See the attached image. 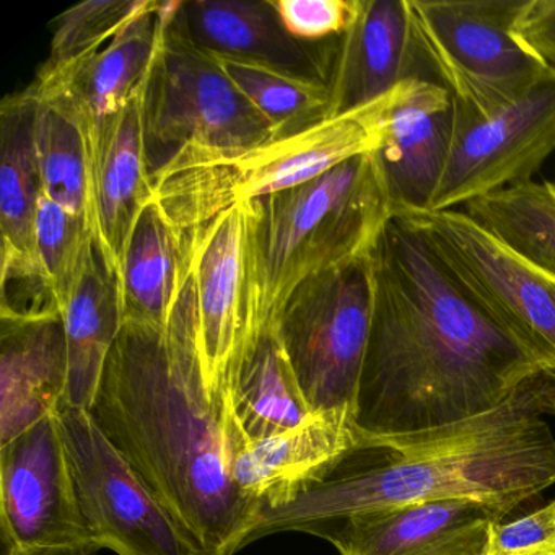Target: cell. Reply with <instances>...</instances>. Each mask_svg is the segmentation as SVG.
<instances>
[{
	"mask_svg": "<svg viewBox=\"0 0 555 555\" xmlns=\"http://www.w3.org/2000/svg\"><path fill=\"white\" fill-rule=\"evenodd\" d=\"M372 258V326L356 408L362 437H408L469 421L542 369L404 220L392 216Z\"/></svg>",
	"mask_w": 555,
	"mask_h": 555,
	"instance_id": "cell-1",
	"label": "cell"
},
{
	"mask_svg": "<svg viewBox=\"0 0 555 555\" xmlns=\"http://www.w3.org/2000/svg\"><path fill=\"white\" fill-rule=\"evenodd\" d=\"M89 411L201 555L248 545L259 508L230 474L232 404L204 389L193 253L167 327L122 323Z\"/></svg>",
	"mask_w": 555,
	"mask_h": 555,
	"instance_id": "cell-2",
	"label": "cell"
},
{
	"mask_svg": "<svg viewBox=\"0 0 555 555\" xmlns=\"http://www.w3.org/2000/svg\"><path fill=\"white\" fill-rule=\"evenodd\" d=\"M555 372L535 370L499 408L469 421L370 440L287 506L261 509L248 544L307 532L357 513L430 500L474 499L521 512L555 483Z\"/></svg>",
	"mask_w": 555,
	"mask_h": 555,
	"instance_id": "cell-3",
	"label": "cell"
},
{
	"mask_svg": "<svg viewBox=\"0 0 555 555\" xmlns=\"http://www.w3.org/2000/svg\"><path fill=\"white\" fill-rule=\"evenodd\" d=\"M375 154L359 155L300 186L249 203L259 331L308 279L370 255L392 219Z\"/></svg>",
	"mask_w": 555,
	"mask_h": 555,
	"instance_id": "cell-4",
	"label": "cell"
},
{
	"mask_svg": "<svg viewBox=\"0 0 555 555\" xmlns=\"http://www.w3.org/2000/svg\"><path fill=\"white\" fill-rule=\"evenodd\" d=\"M399 87L370 105L266 144L183 149L152 173V201L175 229L191 233L236 204L292 190L372 154L382 144Z\"/></svg>",
	"mask_w": 555,
	"mask_h": 555,
	"instance_id": "cell-5",
	"label": "cell"
},
{
	"mask_svg": "<svg viewBox=\"0 0 555 555\" xmlns=\"http://www.w3.org/2000/svg\"><path fill=\"white\" fill-rule=\"evenodd\" d=\"M178 5L162 2L164 31L142 96L152 173L186 147H253L279 138L219 63L175 28Z\"/></svg>",
	"mask_w": 555,
	"mask_h": 555,
	"instance_id": "cell-6",
	"label": "cell"
},
{
	"mask_svg": "<svg viewBox=\"0 0 555 555\" xmlns=\"http://www.w3.org/2000/svg\"><path fill=\"white\" fill-rule=\"evenodd\" d=\"M372 253L308 279L279 314L274 333L311 412L356 415L372 326Z\"/></svg>",
	"mask_w": 555,
	"mask_h": 555,
	"instance_id": "cell-7",
	"label": "cell"
},
{
	"mask_svg": "<svg viewBox=\"0 0 555 555\" xmlns=\"http://www.w3.org/2000/svg\"><path fill=\"white\" fill-rule=\"evenodd\" d=\"M461 288L542 369L555 372V275L464 210H401Z\"/></svg>",
	"mask_w": 555,
	"mask_h": 555,
	"instance_id": "cell-8",
	"label": "cell"
},
{
	"mask_svg": "<svg viewBox=\"0 0 555 555\" xmlns=\"http://www.w3.org/2000/svg\"><path fill=\"white\" fill-rule=\"evenodd\" d=\"M526 0H409L437 82L490 112L525 93L551 64L516 35Z\"/></svg>",
	"mask_w": 555,
	"mask_h": 555,
	"instance_id": "cell-9",
	"label": "cell"
},
{
	"mask_svg": "<svg viewBox=\"0 0 555 555\" xmlns=\"http://www.w3.org/2000/svg\"><path fill=\"white\" fill-rule=\"evenodd\" d=\"M554 151L555 66L518 99L490 112L454 99L450 152L428 210H453L528 183Z\"/></svg>",
	"mask_w": 555,
	"mask_h": 555,
	"instance_id": "cell-10",
	"label": "cell"
},
{
	"mask_svg": "<svg viewBox=\"0 0 555 555\" xmlns=\"http://www.w3.org/2000/svg\"><path fill=\"white\" fill-rule=\"evenodd\" d=\"M199 360L210 401L230 404L233 383L261 337L249 248V203L191 232Z\"/></svg>",
	"mask_w": 555,
	"mask_h": 555,
	"instance_id": "cell-11",
	"label": "cell"
},
{
	"mask_svg": "<svg viewBox=\"0 0 555 555\" xmlns=\"http://www.w3.org/2000/svg\"><path fill=\"white\" fill-rule=\"evenodd\" d=\"M0 521L8 554L95 555L60 415L0 447Z\"/></svg>",
	"mask_w": 555,
	"mask_h": 555,
	"instance_id": "cell-12",
	"label": "cell"
},
{
	"mask_svg": "<svg viewBox=\"0 0 555 555\" xmlns=\"http://www.w3.org/2000/svg\"><path fill=\"white\" fill-rule=\"evenodd\" d=\"M77 496L100 551L118 555H201L113 447L89 409L57 412Z\"/></svg>",
	"mask_w": 555,
	"mask_h": 555,
	"instance_id": "cell-13",
	"label": "cell"
},
{
	"mask_svg": "<svg viewBox=\"0 0 555 555\" xmlns=\"http://www.w3.org/2000/svg\"><path fill=\"white\" fill-rule=\"evenodd\" d=\"M417 79L438 83L409 0H360L352 25L327 41L330 118L370 105Z\"/></svg>",
	"mask_w": 555,
	"mask_h": 555,
	"instance_id": "cell-14",
	"label": "cell"
},
{
	"mask_svg": "<svg viewBox=\"0 0 555 555\" xmlns=\"http://www.w3.org/2000/svg\"><path fill=\"white\" fill-rule=\"evenodd\" d=\"M509 515L482 500H430L357 513L313 535L339 555H480L496 522Z\"/></svg>",
	"mask_w": 555,
	"mask_h": 555,
	"instance_id": "cell-15",
	"label": "cell"
},
{
	"mask_svg": "<svg viewBox=\"0 0 555 555\" xmlns=\"http://www.w3.org/2000/svg\"><path fill=\"white\" fill-rule=\"evenodd\" d=\"M362 443L356 415L311 412L304 422L249 440H233L230 474L238 492L261 509H278L317 486Z\"/></svg>",
	"mask_w": 555,
	"mask_h": 555,
	"instance_id": "cell-16",
	"label": "cell"
},
{
	"mask_svg": "<svg viewBox=\"0 0 555 555\" xmlns=\"http://www.w3.org/2000/svg\"><path fill=\"white\" fill-rule=\"evenodd\" d=\"M144 90L99 125L87 121L90 171V229L96 249L116 281L126 246L152 201V171L145 145Z\"/></svg>",
	"mask_w": 555,
	"mask_h": 555,
	"instance_id": "cell-17",
	"label": "cell"
},
{
	"mask_svg": "<svg viewBox=\"0 0 555 555\" xmlns=\"http://www.w3.org/2000/svg\"><path fill=\"white\" fill-rule=\"evenodd\" d=\"M173 25L209 56L327 82V41L310 44L292 37L274 0H180Z\"/></svg>",
	"mask_w": 555,
	"mask_h": 555,
	"instance_id": "cell-18",
	"label": "cell"
},
{
	"mask_svg": "<svg viewBox=\"0 0 555 555\" xmlns=\"http://www.w3.org/2000/svg\"><path fill=\"white\" fill-rule=\"evenodd\" d=\"M454 96L427 80L399 87L375 154L392 212L428 210L453 135Z\"/></svg>",
	"mask_w": 555,
	"mask_h": 555,
	"instance_id": "cell-19",
	"label": "cell"
},
{
	"mask_svg": "<svg viewBox=\"0 0 555 555\" xmlns=\"http://www.w3.org/2000/svg\"><path fill=\"white\" fill-rule=\"evenodd\" d=\"M67 388L63 318H0V447L57 414Z\"/></svg>",
	"mask_w": 555,
	"mask_h": 555,
	"instance_id": "cell-20",
	"label": "cell"
},
{
	"mask_svg": "<svg viewBox=\"0 0 555 555\" xmlns=\"http://www.w3.org/2000/svg\"><path fill=\"white\" fill-rule=\"evenodd\" d=\"M164 25V8L155 2L76 69L51 82L34 80L30 87L40 95L64 100L80 118L99 125L144 90Z\"/></svg>",
	"mask_w": 555,
	"mask_h": 555,
	"instance_id": "cell-21",
	"label": "cell"
},
{
	"mask_svg": "<svg viewBox=\"0 0 555 555\" xmlns=\"http://www.w3.org/2000/svg\"><path fill=\"white\" fill-rule=\"evenodd\" d=\"M191 253V233L175 229L151 201L132 229L122 259V323L167 327L190 272Z\"/></svg>",
	"mask_w": 555,
	"mask_h": 555,
	"instance_id": "cell-22",
	"label": "cell"
},
{
	"mask_svg": "<svg viewBox=\"0 0 555 555\" xmlns=\"http://www.w3.org/2000/svg\"><path fill=\"white\" fill-rule=\"evenodd\" d=\"M35 99L30 90L5 96L0 106V230L2 269L40 268L35 258V220L43 197L34 144Z\"/></svg>",
	"mask_w": 555,
	"mask_h": 555,
	"instance_id": "cell-23",
	"label": "cell"
},
{
	"mask_svg": "<svg viewBox=\"0 0 555 555\" xmlns=\"http://www.w3.org/2000/svg\"><path fill=\"white\" fill-rule=\"evenodd\" d=\"M69 353V408L90 409L122 330L118 281L93 245L63 311Z\"/></svg>",
	"mask_w": 555,
	"mask_h": 555,
	"instance_id": "cell-24",
	"label": "cell"
},
{
	"mask_svg": "<svg viewBox=\"0 0 555 555\" xmlns=\"http://www.w3.org/2000/svg\"><path fill=\"white\" fill-rule=\"evenodd\" d=\"M230 404L249 440L287 430L311 414L275 333L262 334L246 357Z\"/></svg>",
	"mask_w": 555,
	"mask_h": 555,
	"instance_id": "cell-25",
	"label": "cell"
},
{
	"mask_svg": "<svg viewBox=\"0 0 555 555\" xmlns=\"http://www.w3.org/2000/svg\"><path fill=\"white\" fill-rule=\"evenodd\" d=\"M28 90L35 99L34 144L43 196L90 227L87 121L64 100Z\"/></svg>",
	"mask_w": 555,
	"mask_h": 555,
	"instance_id": "cell-26",
	"label": "cell"
},
{
	"mask_svg": "<svg viewBox=\"0 0 555 555\" xmlns=\"http://www.w3.org/2000/svg\"><path fill=\"white\" fill-rule=\"evenodd\" d=\"M464 212L503 243L555 275V184L528 183L466 204Z\"/></svg>",
	"mask_w": 555,
	"mask_h": 555,
	"instance_id": "cell-27",
	"label": "cell"
},
{
	"mask_svg": "<svg viewBox=\"0 0 555 555\" xmlns=\"http://www.w3.org/2000/svg\"><path fill=\"white\" fill-rule=\"evenodd\" d=\"M212 57V56H210ZM233 86L278 132L295 134L330 118L326 83L242 61L214 57Z\"/></svg>",
	"mask_w": 555,
	"mask_h": 555,
	"instance_id": "cell-28",
	"label": "cell"
},
{
	"mask_svg": "<svg viewBox=\"0 0 555 555\" xmlns=\"http://www.w3.org/2000/svg\"><path fill=\"white\" fill-rule=\"evenodd\" d=\"M154 4V0H89L63 12L56 21L50 56L35 82L66 76Z\"/></svg>",
	"mask_w": 555,
	"mask_h": 555,
	"instance_id": "cell-29",
	"label": "cell"
},
{
	"mask_svg": "<svg viewBox=\"0 0 555 555\" xmlns=\"http://www.w3.org/2000/svg\"><path fill=\"white\" fill-rule=\"evenodd\" d=\"M93 245L95 240L86 219L41 197L35 220V258L60 304L61 313Z\"/></svg>",
	"mask_w": 555,
	"mask_h": 555,
	"instance_id": "cell-30",
	"label": "cell"
},
{
	"mask_svg": "<svg viewBox=\"0 0 555 555\" xmlns=\"http://www.w3.org/2000/svg\"><path fill=\"white\" fill-rule=\"evenodd\" d=\"M360 0H274L288 34L320 44L340 37L356 21Z\"/></svg>",
	"mask_w": 555,
	"mask_h": 555,
	"instance_id": "cell-31",
	"label": "cell"
},
{
	"mask_svg": "<svg viewBox=\"0 0 555 555\" xmlns=\"http://www.w3.org/2000/svg\"><path fill=\"white\" fill-rule=\"evenodd\" d=\"M480 555H555V499L496 522Z\"/></svg>",
	"mask_w": 555,
	"mask_h": 555,
	"instance_id": "cell-32",
	"label": "cell"
},
{
	"mask_svg": "<svg viewBox=\"0 0 555 555\" xmlns=\"http://www.w3.org/2000/svg\"><path fill=\"white\" fill-rule=\"evenodd\" d=\"M8 555H21V554H8Z\"/></svg>",
	"mask_w": 555,
	"mask_h": 555,
	"instance_id": "cell-33",
	"label": "cell"
}]
</instances>
